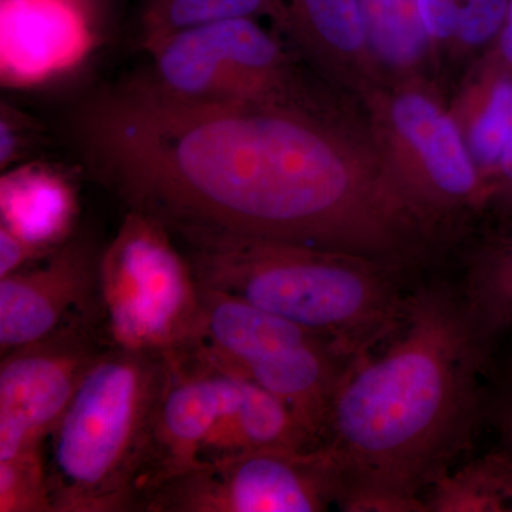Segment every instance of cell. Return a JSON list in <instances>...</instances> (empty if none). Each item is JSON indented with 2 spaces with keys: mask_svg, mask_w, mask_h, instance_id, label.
Segmentation results:
<instances>
[{
  "mask_svg": "<svg viewBox=\"0 0 512 512\" xmlns=\"http://www.w3.org/2000/svg\"><path fill=\"white\" fill-rule=\"evenodd\" d=\"M70 127L96 180L175 239L288 242L397 268L417 245L403 195L350 163L308 100H177L133 77L87 97Z\"/></svg>",
  "mask_w": 512,
  "mask_h": 512,
  "instance_id": "cell-1",
  "label": "cell"
},
{
  "mask_svg": "<svg viewBox=\"0 0 512 512\" xmlns=\"http://www.w3.org/2000/svg\"><path fill=\"white\" fill-rule=\"evenodd\" d=\"M491 340L460 288L409 289L399 325L349 363L330 404L318 448L340 510L427 512L480 416Z\"/></svg>",
  "mask_w": 512,
  "mask_h": 512,
  "instance_id": "cell-2",
  "label": "cell"
},
{
  "mask_svg": "<svg viewBox=\"0 0 512 512\" xmlns=\"http://www.w3.org/2000/svg\"><path fill=\"white\" fill-rule=\"evenodd\" d=\"M198 284L319 333L350 359L403 316L397 266L329 249L229 237L177 239Z\"/></svg>",
  "mask_w": 512,
  "mask_h": 512,
  "instance_id": "cell-3",
  "label": "cell"
},
{
  "mask_svg": "<svg viewBox=\"0 0 512 512\" xmlns=\"http://www.w3.org/2000/svg\"><path fill=\"white\" fill-rule=\"evenodd\" d=\"M167 357L109 348L50 439L53 512H141Z\"/></svg>",
  "mask_w": 512,
  "mask_h": 512,
  "instance_id": "cell-4",
  "label": "cell"
},
{
  "mask_svg": "<svg viewBox=\"0 0 512 512\" xmlns=\"http://www.w3.org/2000/svg\"><path fill=\"white\" fill-rule=\"evenodd\" d=\"M99 308L109 348L170 357L197 345L201 286L160 221L126 212L101 252Z\"/></svg>",
  "mask_w": 512,
  "mask_h": 512,
  "instance_id": "cell-5",
  "label": "cell"
},
{
  "mask_svg": "<svg viewBox=\"0 0 512 512\" xmlns=\"http://www.w3.org/2000/svg\"><path fill=\"white\" fill-rule=\"evenodd\" d=\"M197 346L274 394L320 444L336 387L352 362L330 340L237 296L201 286Z\"/></svg>",
  "mask_w": 512,
  "mask_h": 512,
  "instance_id": "cell-6",
  "label": "cell"
},
{
  "mask_svg": "<svg viewBox=\"0 0 512 512\" xmlns=\"http://www.w3.org/2000/svg\"><path fill=\"white\" fill-rule=\"evenodd\" d=\"M137 80L154 92L200 103L305 99L296 89L278 40L255 18L180 30L146 52Z\"/></svg>",
  "mask_w": 512,
  "mask_h": 512,
  "instance_id": "cell-7",
  "label": "cell"
},
{
  "mask_svg": "<svg viewBox=\"0 0 512 512\" xmlns=\"http://www.w3.org/2000/svg\"><path fill=\"white\" fill-rule=\"evenodd\" d=\"M336 498L335 474L319 448L255 451L170 478L143 512H320Z\"/></svg>",
  "mask_w": 512,
  "mask_h": 512,
  "instance_id": "cell-8",
  "label": "cell"
},
{
  "mask_svg": "<svg viewBox=\"0 0 512 512\" xmlns=\"http://www.w3.org/2000/svg\"><path fill=\"white\" fill-rule=\"evenodd\" d=\"M106 349L93 315L0 356V461L43 446Z\"/></svg>",
  "mask_w": 512,
  "mask_h": 512,
  "instance_id": "cell-9",
  "label": "cell"
},
{
  "mask_svg": "<svg viewBox=\"0 0 512 512\" xmlns=\"http://www.w3.org/2000/svg\"><path fill=\"white\" fill-rule=\"evenodd\" d=\"M167 363L154 417L144 505L165 481L201 466L212 431L238 406L248 384L197 345L167 357Z\"/></svg>",
  "mask_w": 512,
  "mask_h": 512,
  "instance_id": "cell-10",
  "label": "cell"
},
{
  "mask_svg": "<svg viewBox=\"0 0 512 512\" xmlns=\"http://www.w3.org/2000/svg\"><path fill=\"white\" fill-rule=\"evenodd\" d=\"M99 249L73 235L49 255L0 276V356L52 335L84 316H100Z\"/></svg>",
  "mask_w": 512,
  "mask_h": 512,
  "instance_id": "cell-11",
  "label": "cell"
},
{
  "mask_svg": "<svg viewBox=\"0 0 512 512\" xmlns=\"http://www.w3.org/2000/svg\"><path fill=\"white\" fill-rule=\"evenodd\" d=\"M87 0H2L0 70L8 86H35L70 72L93 47Z\"/></svg>",
  "mask_w": 512,
  "mask_h": 512,
  "instance_id": "cell-12",
  "label": "cell"
},
{
  "mask_svg": "<svg viewBox=\"0 0 512 512\" xmlns=\"http://www.w3.org/2000/svg\"><path fill=\"white\" fill-rule=\"evenodd\" d=\"M77 214L74 185L52 165L28 161L3 171L0 225L46 254L73 237Z\"/></svg>",
  "mask_w": 512,
  "mask_h": 512,
  "instance_id": "cell-13",
  "label": "cell"
},
{
  "mask_svg": "<svg viewBox=\"0 0 512 512\" xmlns=\"http://www.w3.org/2000/svg\"><path fill=\"white\" fill-rule=\"evenodd\" d=\"M394 126L419 154L429 177L430 204L451 207L473 197L477 174L460 131L443 110L423 94L394 101Z\"/></svg>",
  "mask_w": 512,
  "mask_h": 512,
  "instance_id": "cell-14",
  "label": "cell"
},
{
  "mask_svg": "<svg viewBox=\"0 0 512 512\" xmlns=\"http://www.w3.org/2000/svg\"><path fill=\"white\" fill-rule=\"evenodd\" d=\"M269 16L316 55L346 56L367 43L360 0H271Z\"/></svg>",
  "mask_w": 512,
  "mask_h": 512,
  "instance_id": "cell-15",
  "label": "cell"
},
{
  "mask_svg": "<svg viewBox=\"0 0 512 512\" xmlns=\"http://www.w3.org/2000/svg\"><path fill=\"white\" fill-rule=\"evenodd\" d=\"M427 512L512 511V461L488 456L447 471L424 494Z\"/></svg>",
  "mask_w": 512,
  "mask_h": 512,
  "instance_id": "cell-16",
  "label": "cell"
},
{
  "mask_svg": "<svg viewBox=\"0 0 512 512\" xmlns=\"http://www.w3.org/2000/svg\"><path fill=\"white\" fill-rule=\"evenodd\" d=\"M271 13V0H141L138 45L148 52L160 40L180 30Z\"/></svg>",
  "mask_w": 512,
  "mask_h": 512,
  "instance_id": "cell-17",
  "label": "cell"
},
{
  "mask_svg": "<svg viewBox=\"0 0 512 512\" xmlns=\"http://www.w3.org/2000/svg\"><path fill=\"white\" fill-rule=\"evenodd\" d=\"M460 291L488 338L511 326L512 241L481 256L471 266Z\"/></svg>",
  "mask_w": 512,
  "mask_h": 512,
  "instance_id": "cell-18",
  "label": "cell"
},
{
  "mask_svg": "<svg viewBox=\"0 0 512 512\" xmlns=\"http://www.w3.org/2000/svg\"><path fill=\"white\" fill-rule=\"evenodd\" d=\"M366 40L387 62L409 64L419 59L429 42L417 0L363 2Z\"/></svg>",
  "mask_w": 512,
  "mask_h": 512,
  "instance_id": "cell-19",
  "label": "cell"
},
{
  "mask_svg": "<svg viewBox=\"0 0 512 512\" xmlns=\"http://www.w3.org/2000/svg\"><path fill=\"white\" fill-rule=\"evenodd\" d=\"M0 512H53L43 446L0 461Z\"/></svg>",
  "mask_w": 512,
  "mask_h": 512,
  "instance_id": "cell-20",
  "label": "cell"
},
{
  "mask_svg": "<svg viewBox=\"0 0 512 512\" xmlns=\"http://www.w3.org/2000/svg\"><path fill=\"white\" fill-rule=\"evenodd\" d=\"M512 143V82L494 87L490 100L471 128L470 147L481 164H500Z\"/></svg>",
  "mask_w": 512,
  "mask_h": 512,
  "instance_id": "cell-21",
  "label": "cell"
},
{
  "mask_svg": "<svg viewBox=\"0 0 512 512\" xmlns=\"http://www.w3.org/2000/svg\"><path fill=\"white\" fill-rule=\"evenodd\" d=\"M45 141V127L29 113L2 101L0 106V168L28 163Z\"/></svg>",
  "mask_w": 512,
  "mask_h": 512,
  "instance_id": "cell-22",
  "label": "cell"
},
{
  "mask_svg": "<svg viewBox=\"0 0 512 512\" xmlns=\"http://www.w3.org/2000/svg\"><path fill=\"white\" fill-rule=\"evenodd\" d=\"M46 255L49 254L0 225V276L12 274Z\"/></svg>",
  "mask_w": 512,
  "mask_h": 512,
  "instance_id": "cell-23",
  "label": "cell"
},
{
  "mask_svg": "<svg viewBox=\"0 0 512 512\" xmlns=\"http://www.w3.org/2000/svg\"><path fill=\"white\" fill-rule=\"evenodd\" d=\"M424 29L431 39L456 36L458 12L456 0H417Z\"/></svg>",
  "mask_w": 512,
  "mask_h": 512,
  "instance_id": "cell-24",
  "label": "cell"
},
{
  "mask_svg": "<svg viewBox=\"0 0 512 512\" xmlns=\"http://www.w3.org/2000/svg\"><path fill=\"white\" fill-rule=\"evenodd\" d=\"M501 50L507 62L512 64V0L508 8L507 19L501 29Z\"/></svg>",
  "mask_w": 512,
  "mask_h": 512,
  "instance_id": "cell-25",
  "label": "cell"
},
{
  "mask_svg": "<svg viewBox=\"0 0 512 512\" xmlns=\"http://www.w3.org/2000/svg\"><path fill=\"white\" fill-rule=\"evenodd\" d=\"M501 427H503L504 440L508 446L507 457L512 461V400L504 407L503 416H501Z\"/></svg>",
  "mask_w": 512,
  "mask_h": 512,
  "instance_id": "cell-26",
  "label": "cell"
},
{
  "mask_svg": "<svg viewBox=\"0 0 512 512\" xmlns=\"http://www.w3.org/2000/svg\"><path fill=\"white\" fill-rule=\"evenodd\" d=\"M500 167L505 177L512 183V143L507 148V151H505L503 158H501Z\"/></svg>",
  "mask_w": 512,
  "mask_h": 512,
  "instance_id": "cell-27",
  "label": "cell"
},
{
  "mask_svg": "<svg viewBox=\"0 0 512 512\" xmlns=\"http://www.w3.org/2000/svg\"><path fill=\"white\" fill-rule=\"evenodd\" d=\"M87 2H90V3H92V0H87Z\"/></svg>",
  "mask_w": 512,
  "mask_h": 512,
  "instance_id": "cell-28",
  "label": "cell"
}]
</instances>
